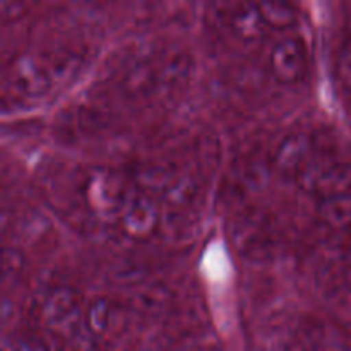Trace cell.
Returning <instances> with one entry per match:
<instances>
[{
	"label": "cell",
	"mask_w": 351,
	"mask_h": 351,
	"mask_svg": "<svg viewBox=\"0 0 351 351\" xmlns=\"http://www.w3.org/2000/svg\"><path fill=\"white\" fill-rule=\"evenodd\" d=\"M57 65L53 53H24L12 62L7 74L5 88L10 95L23 99H40L58 88Z\"/></svg>",
	"instance_id": "6da1fadb"
},
{
	"label": "cell",
	"mask_w": 351,
	"mask_h": 351,
	"mask_svg": "<svg viewBox=\"0 0 351 351\" xmlns=\"http://www.w3.org/2000/svg\"><path fill=\"white\" fill-rule=\"evenodd\" d=\"M304 192L328 199L351 191V161L329 154H315L297 178Z\"/></svg>",
	"instance_id": "7a4b0ae2"
},
{
	"label": "cell",
	"mask_w": 351,
	"mask_h": 351,
	"mask_svg": "<svg viewBox=\"0 0 351 351\" xmlns=\"http://www.w3.org/2000/svg\"><path fill=\"white\" fill-rule=\"evenodd\" d=\"M130 191L117 171L96 168L84 182V201L93 215L103 219H119Z\"/></svg>",
	"instance_id": "3957f363"
},
{
	"label": "cell",
	"mask_w": 351,
	"mask_h": 351,
	"mask_svg": "<svg viewBox=\"0 0 351 351\" xmlns=\"http://www.w3.org/2000/svg\"><path fill=\"white\" fill-rule=\"evenodd\" d=\"M271 74L283 84H295L308 72V48L300 36H283L267 53Z\"/></svg>",
	"instance_id": "277c9868"
},
{
	"label": "cell",
	"mask_w": 351,
	"mask_h": 351,
	"mask_svg": "<svg viewBox=\"0 0 351 351\" xmlns=\"http://www.w3.org/2000/svg\"><path fill=\"white\" fill-rule=\"evenodd\" d=\"M82 315L84 308H82L81 297L71 287L51 288L41 304L43 321L53 331L65 332V335H72L79 326L84 329Z\"/></svg>",
	"instance_id": "5b68a950"
},
{
	"label": "cell",
	"mask_w": 351,
	"mask_h": 351,
	"mask_svg": "<svg viewBox=\"0 0 351 351\" xmlns=\"http://www.w3.org/2000/svg\"><path fill=\"white\" fill-rule=\"evenodd\" d=\"M161 209L151 192H130L119 221L123 233L132 240H147L160 226Z\"/></svg>",
	"instance_id": "8992f818"
},
{
	"label": "cell",
	"mask_w": 351,
	"mask_h": 351,
	"mask_svg": "<svg viewBox=\"0 0 351 351\" xmlns=\"http://www.w3.org/2000/svg\"><path fill=\"white\" fill-rule=\"evenodd\" d=\"M317 154L314 137L305 132H290L276 144L273 153L274 168L285 178L297 180L298 175L304 171Z\"/></svg>",
	"instance_id": "52a82bcc"
},
{
	"label": "cell",
	"mask_w": 351,
	"mask_h": 351,
	"mask_svg": "<svg viewBox=\"0 0 351 351\" xmlns=\"http://www.w3.org/2000/svg\"><path fill=\"white\" fill-rule=\"evenodd\" d=\"M230 27L240 41L256 43L269 31V26L261 14L259 3H239L230 14Z\"/></svg>",
	"instance_id": "ba28073f"
},
{
	"label": "cell",
	"mask_w": 351,
	"mask_h": 351,
	"mask_svg": "<svg viewBox=\"0 0 351 351\" xmlns=\"http://www.w3.org/2000/svg\"><path fill=\"white\" fill-rule=\"evenodd\" d=\"M161 86L160 65H153L147 60H137L123 69L120 77V88L127 96H146L154 88Z\"/></svg>",
	"instance_id": "9c48e42d"
},
{
	"label": "cell",
	"mask_w": 351,
	"mask_h": 351,
	"mask_svg": "<svg viewBox=\"0 0 351 351\" xmlns=\"http://www.w3.org/2000/svg\"><path fill=\"white\" fill-rule=\"evenodd\" d=\"M317 215L331 228H348L351 226V191L319 201Z\"/></svg>",
	"instance_id": "30bf717a"
},
{
	"label": "cell",
	"mask_w": 351,
	"mask_h": 351,
	"mask_svg": "<svg viewBox=\"0 0 351 351\" xmlns=\"http://www.w3.org/2000/svg\"><path fill=\"white\" fill-rule=\"evenodd\" d=\"M110 319H112V305L105 297H96L89 302L84 307V315H82V322H84V329L88 335L103 336L110 328Z\"/></svg>",
	"instance_id": "8fae6325"
},
{
	"label": "cell",
	"mask_w": 351,
	"mask_h": 351,
	"mask_svg": "<svg viewBox=\"0 0 351 351\" xmlns=\"http://www.w3.org/2000/svg\"><path fill=\"white\" fill-rule=\"evenodd\" d=\"M259 9L269 29H285L297 21V10L290 3L263 2L259 3Z\"/></svg>",
	"instance_id": "7c38bea8"
},
{
	"label": "cell",
	"mask_w": 351,
	"mask_h": 351,
	"mask_svg": "<svg viewBox=\"0 0 351 351\" xmlns=\"http://www.w3.org/2000/svg\"><path fill=\"white\" fill-rule=\"evenodd\" d=\"M24 266V257L21 256L19 250L14 249H5L2 256V273L3 280H9V278H17L23 271Z\"/></svg>",
	"instance_id": "4fadbf2b"
},
{
	"label": "cell",
	"mask_w": 351,
	"mask_h": 351,
	"mask_svg": "<svg viewBox=\"0 0 351 351\" xmlns=\"http://www.w3.org/2000/svg\"><path fill=\"white\" fill-rule=\"evenodd\" d=\"M14 351H50V346L41 336L23 335L14 343Z\"/></svg>",
	"instance_id": "5bb4252c"
}]
</instances>
